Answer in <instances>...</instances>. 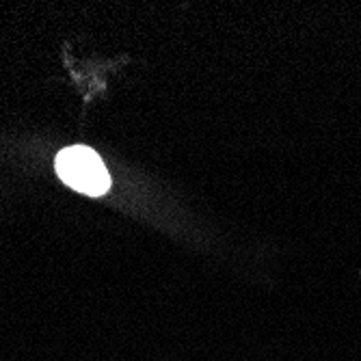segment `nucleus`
<instances>
[{"mask_svg": "<svg viewBox=\"0 0 361 361\" xmlns=\"http://www.w3.org/2000/svg\"><path fill=\"white\" fill-rule=\"evenodd\" d=\"M56 173L70 188L89 197H100L111 188V176L102 158L85 145H72L59 152Z\"/></svg>", "mask_w": 361, "mask_h": 361, "instance_id": "1", "label": "nucleus"}]
</instances>
